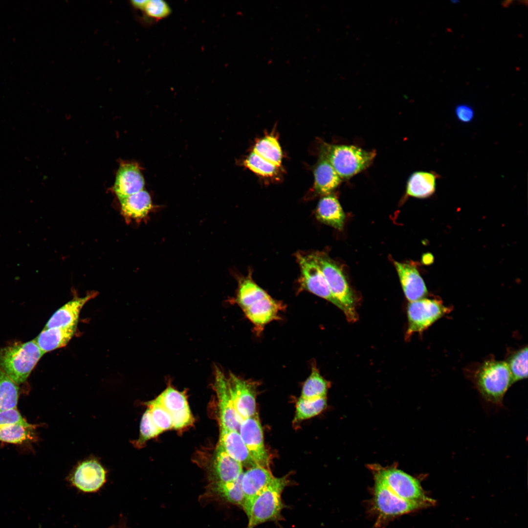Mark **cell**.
<instances>
[{
  "label": "cell",
  "instance_id": "cell-10",
  "mask_svg": "<svg viewBox=\"0 0 528 528\" xmlns=\"http://www.w3.org/2000/svg\"><path fill=\"white\" fill-rule=\"evenodd\" d=\"M214 388L218 398L220 428L239 432L243 420L235 408L227 377L218 368H216Z\"/></svg>",
  "mask_w": 528,
  "mask_h": 528
},
{
  "label": "cell",
  "instance_id": "cell-5",
  "mask_svg": "<svg viewBox=\"0 0 528 528\" xmlns=\"http://www.w3.org/2000/svg\"><path fill=\"white\" fill-rule=\"evenodd\" d=\"M477 388L487 401L501 404L509 387L512 385L511 374L506 361L490 360L485 362L477 373Z\"/></svg>",
  "mask_w": 528,
  "mask_h": 528
},
{
  "label": "cell",
  "instance_id": "cell-17",
  "mask_svg": "<svg viewBox=\"0 0 528 528\" xmlns=\"http://www.w3.org/2000/svg\"><path fill=\"white\" fill-rule=\"evenodd\" d=\"M404 294L410 302L422 299L427 294L423 280L416 267L408 263L395 262Z\"/></svg>",
  "mask_w": 528,
  "mask_h": 528
},
{
  "label": "cell",
  "instance_id": "cell-13",
  "mask_svg": "<svg viewBox=\"0 0 528 528\" xmlns=\"http://www.w3.org/2000/svg\"><path fill=\"white\" fill-rule=\"evenodd\" d=\"M155 399L170 414L174 428L182 429L193 423L194 418L184 392H179L169 386Z\"/></svg>",
  "mask_w": 528,
  "mask_h": 528
},
{
  "label": "cell",
  "instance_id": "cell-24",
  "mask_svg": "<svg viewBox=\"0 0 528 528\" xmlns=\"http://www.w3.org/2000/svg\"><path fill=\"white\" fill-rule=\"evenodd\" d=\"M314 190L318 194L331 193L341 183L342 179L327 158L321 154L314 169Z\"/></svg>",
  "mask_w": 528,
  "mask_h": 528
},
{
  "label": "cell",
  "instance_id": "cell-12",
  "mask_svg": "<svg viewBox=\"0 0 528 528\" xmlns=\"http://www.w3.org/2000/svg\"><path fill=\"white\" fill-rule=\"evenodd\" d=\"M235 408L242 420L256 414V384L230 373L227 378Z\"/></svg>",
  "mask_w": 528,
  "mask_h": 528
},
{
  "label": "cell",
  "instance_id": "cell-39",
  "mask_svg": "<svg viewBox=\"0 0 528 528\" xmlns=\"http://www.w3.org/2000/svg\"><path fill=\"white\" fill-rule=\"evenodd\" d=\"M26 422L27 421L17 408L0 412V428L10 425Z\"/></svg>",
  "mask_w": 528,
  "mask_h": 528
},
{
  "label": "cell",
  "instance_id": "cell-19",
  "mask_svg": "<svg viewBox=\"0 0 528 528\" xmlns=\"http://www.w3.org/2000/svg\"><path fill=\"white\" fill-rule=\"evenodd\" d=\"M273 478L269 469L258 465L248 468L243 473L241 480L244 496L242 506L243 509L268 485Z\"/></svg>",
  "mask_w": 528,
  "mask_h": 528
},
{
  "label": "cell",
  "instance_id": "cell-27",
  "mask_svg": "<svg viewBox=\"0 0 528 528\" xmlns=\"http://www.w3.org/2000/svg\"><path fill=\"white\" fill-rule=\"evenodd\" d=\"M438 177L435 172L418 171L412 173L407 182L406 194L417 198L430 197L436 191Z\"/></svg>",
  "mask_w": 528,
  "mask_h": 528
},
{
  "label": "cell",
  "instance_id": "cell-3",
  "mask_svg": "<svg viewBox=\"0 0 528 528\" xmlns=\"http://www.w3.org/2000/svg\"><path fill=\"white\" fill-rule=\"evenodd\" d=\"M323 154L340 177L348 179L363 171L373 162L376 153L353 145L324 144Z\"/></svg>",
  "mask_w": 528,
  "mask_h": 528
},
{
  "label": "cell",
  "instance_id": "cell-32",
  "mask_svg": "<svg viewBox=\"0 0 528 528\" xmlns=\"http://www.w3.org/2000/svg\"><path fill=\"white\" fill-rule=\"evenodd\" d=\"M18 385L0 370V412L17 408Z\"/></svg>",
  "mask_w": 528,
  "mask_h": 528
},
{
  "label": "cell",
  "instance_id": "cell-40",
  "mask_svg": "<svg viewBox=\"0 0 528 528\" xmlns=\"http://www.w3.org/2000/svg\"><path fill=\"white\" fill-rule=\"evenodd\" d=\"M455 113L458 120L463 123L472 121L475 115L473 108L466 104L457 105L455 109Z\"/></svg>",
  "mask_w": 528,
  "mask_h": 528
},
{
  "label": "cell",
  "instance_id": "cell-29",
  "mask_svg": "<svg viewBox=\"0 0 528 528\" xmlns=\"http://www.w3.org/2000/svg\"><path fill=\"white\" fill-rule=\"evenodd\" d=\"M36 439L35 426L27 422L0 428V441L2 442L22 444L32 442Z\"/></svg>",
  "mask_w": 528,
  "mask_h": 528
},
{
  "label": "cell",
  "instance_id": "cell-23",
  "mask_svg": "<svg viewBox=\"0 0 528 528\" xmlns=\"http://www.w3.org/2000/svg\"><path fill=\"white\" fill-rule=\"evenodd\" d=\"M316 217L320 222L335 229L341 230L343 228L345 213L337 198L331 193L325 195L320 199Z\"/></svg>",
  "mask_w": 528,
  "mask_h": 528
},
{
  "label": "cell",
  "instance_id": "cell-1",
  "mask_svg": "<svg viewBox=\"0 0 528 528\" xmlns=\"http://www.w3.org/2000/svg\"><path fill=\"white\" fill-rule=\"evenodd\" d=\"M44 354L34 339L0 348V370L19 385L26 380Z\"/></svg>",
  "mask_w": 528,
  "mask_h": 528
},
{
  "label": "cell",
  "instance_id": "cell-42",
  "mask_svg": "<svg viewBox=\"0 0 528 528\" xmlns=\"http://www.w3.org/2000/svg\"><path fill=\"white\" fill-rule=\"evenodd\" d=\"M423 262L425 264H430L433 262V256L431 254H426L422 258Z\"/></svg>",
  "mask_w": 528,
  "mask_h": 528
},
{
  "label": "cell",
  "instance_id": "cell-18",
  "mask_svg": "<svg viewBox=\"0 0 528 528\" xmlns=\"http://www.w3.org/2000/svg\"><path fill=\"white\" fill-rule=\"evenodd\" d=\"M144 180L136 164H122L117 174L114 191L119 199L143 190Z\"/></svg>",
  "mask_w": 528,
  "mask_h": 528
},
{
  "label": "cell",
  "instance_id": "cell-15",
  "mask_svg": "<svg viewBox=\"0 0 528 528\" xmlns=\"http://www.w3.org/2000/svg\"><path fill=\"white\" fill-rule=\"evenodd\" d=\"M242 466L218 444L208 473L210 482H227L238 479L242 473Z\"/></svg>",
  "mask_w": 528,
  "mask_h": 528
},
{
  "label": "cell",
  "instance_id": "cell-37",
  "mask_svg": "<svg viewBox=\"0 0 528 528\" xmlns=\"http://www.w3.org/2000/svg\"><path fill=\"white\" fill-rule=\"evenodd\" d=\"M244 165L255 173L263 176L273 175L278 168V167L263 159L253 152L244 160Z\"/></svg>",
  "mask_w": 528,
  "mask_h": 528
},
{
  "label": "cell",
  "instance_id": "cell-38",
  "mask_svg": "<svg viewBox=\"0 0 528 528\" xmlns=\"http://www.w3.org/2000/svg\"><path fill=\"white\" fill-rule=\"evenodd\" d=\"M144 11L148 17L155 20L167 17L172 11L169 5L163 0H148Z\"/></svg>",
  "mask_w": 528,
  "mask_h": 528
},
{
  "label": "cell",
  "instance_id": "cell-11",
  "mask_svg": "<svg viewBox=\"0 0 528 528\" xmlns=\"http://www.w3.org/2000/svg\"><path fill=\"white\" fill-rule=\"evenodd\" d=\"M239 432L256 463L269 469L270 458L264 446L263 431L258 415L256 413L243 419Z\"/></svg>",
  "mask_w": 528,
  "mask_h": 528
},
{
  "label": "cell",
  "instance_id": "cell-21",
  "mask_svg": "<svg viewBox=\"0 0 528 528\" xmlns=\"http://www.w3.org/2000/svg\"><path fill=\"white\" fill-rule=\"evenodd\" d=\"M219 444L232 458L248 469L257 465L238 431L220 428Z\"/></svg>",
  "mask_w": 528,
  "mask_h": 528
},
{
  "label": "cell",
  "instance_id": "cell-2",
  "mask_svg": "<svg viewBox=\"0 0 528 528\" xmlns=\"http://www.w3.org/2000/svg\"><path fill=\"white\" fill-rule=\"evenodd\" d=\"M288 481L286 476L274 477L243 509L248 520L246 528H254L268 521L281 519V512L285 507L281 495Z\"/></svg>",
  "mask_w": 528,
  "mask_h": 528
},
{
  "label": "cell",
  "instance_id": "cell-8",
  "mask_svg": "<svg viewBox=\"0 0 528 528\" xmlns=\"http://www.w3.org/2000/svg\"><path fill=\"white\" fill-rule=\"evenodd\" d=\"M296 258L299 265L301 288L323 298L344 311L340 301L332 294L328 283L310 253H297Z\"/></svg>",
  "mask_w": 528,
  "mask_h": 528
},
{
  "label": "cell",
  "instance_id": "cell-9",
  "mask_svg": "<svg viewBox=\"0 0 528 528\" xmlns=\"http://www.w3.org/2000/svg\"><path fill=\"white\" fill-rule=\"evenodd\" d=\"M450 311V308L436 299L422 298L410 302L407 308L406 337L413 333L423 331Z\"/></svg>",
  "mask_w": 528,
  "mask_h": 528
},
{
  "label": "cell",
  "instance_id": "cell-26",
  "mask_svg": "<svg viewBox=\"0 0 528 528\" xmlns=\"http://www.w3.org/2000/svg\"><path fill=\"white\" fill-rule=\"evenodd\" d=\"M119 200L122 213L126 219L141 220L148 215L152 208L151 197L144 190Z\"/></svg>",
  "mask_w": 528,
  "mask_h": 528
},
{
  "label": "cell",
  "instance_id": "cell-34",
  "mask_svg": "<svg viewBox=\"0 0 528 528\" xmlns=\"http://www.w3.org/2000/svg\"><path fill=\"white\" fill-rule=\"evenodd\" d=\"M512 383L528 377V348H523L513 354L506 362Z\"/></svg>",
  "mask_w": 528,
  "mask_h": 528
},
{
  "label": "cell",
  "instance_id": "cell-31",
  "mask_svg": "<svg viewBox=\"0 0 528 528\" xmlns=\"http://www.w3.org/2000/svg\"><path fill=\"white\" fill-rule=\"evenodd\" d=\"M329 385V382L322 376L317 369L313 366L310 375L303 386L301 397L306 399L325 397Z\"/></svg>",
  "mask_w": 528,
  "mask_h": 528
},
{
  "label": "cell",
  "instance_id": "cell-30",
  "mask_svg": "<svg viewBox=\"0 0 528 528\" xmlns=\"http://www.w3.org/2000/svg\"><path fill=\"white\" fill-rule=\"evenodd\" d=\"M253 152L278 167L281 163V148L278 140L274 136H266L259 140L255 144Z\"/></svg>",
  "mask_w": 528,
  "mask_h": 528
},
{
  "label": "cell",
  "instance_id": "cell-22",
  "mask_svg": "<svg viewBox=\"0 0 528 528\" xmlns=\"http://www.w3.org/2000/svg\"><path fill=\"white\" fill-rule=\"evenodd\" d=\"M242 474L233 481L210 482L202 497L242 506L244 501L241 485Z\"/></svg>",
  "mask_w": 528,
  "mask_h": 528
},
{
  "label": "cell",
  "instance_id": "cell-35",
  "mask_svg": "<svg viewBox=\"0 0 528 528\" xmlns=\"http://www.w3.org/2000/svg\"><path fill=\"white\" fill-rule=\"evenodd\" d=\"M145 404L150 410L153 422L162 432L173 428L170 414L155 399Z\"/></svg>",
  "mask_w": 528,
  "mask_h": 528
},
{
  "label": "cell",
  "instance_id": "cell-41",
  "mask_svg": "<svg viewBox=\"0 0 528 528\" xmlns=\"http://www.w3.org/2000/svg\"><path fill=\"white\" fill-rule=\"evenodd\" d=\"M147 1L148 0H132L131 3L134 7L144 11Z\"/></svg>",
  "mask_w": 528,
  "mask_h": 528
},
{
  "label": "cell",
  "instance_id": "cell-28",
  "mask_svg": "<svg viewBox=\"0 0 528 528\" xmlns=\"http://www.w3.org/2000/svg\"><path fill=\"white\" fill-rule=\"evenodd\" d=\"M236 301L243 310L256 301L269 295L252 279L251 273L239 280Z\"/></svg>",
  "mask_w": 528,
  "mask_h": 528
},
{
  "label": "cell",
  "instance_id": "cell-6",
  "mask_svg": "<svg viewBox=\"0 0 528 528\" xmlns=\"http://www.w3.org/2000/svg\"><path fill=\"white\" fill-rule=\"evenodd\" d=\"M373 469L374 479L399 497L428 506L434 504V501L425 495L419 481L416 478L395 468L374 465Z\"/></svg>",
  "mask_w": 528,
  "mask_h": 528
},
{
  "label": "cell",
  "instance_id": "cell-36",
  "mask_svg": "<svg viewBox=\"0 0 528 528\" xmlns=\"http://www.w3.org/2000/svg\"><path fill=\"white\" fill-rule=\"evenodd\" d=\"M161 433L162 432L153 422L150 410L147 408L141 418L139 437L133 442V444L137 448H141L146 441L156 437Z\"/></svg>",
  "mask_w": 528,
  "mask_h": 528
},
{
  "label": "cell",
  "instance_id": "cell-4",
  "mask_svg": "<svg viewBox=\"0 0 528 528\" xmlns=\"http://www.w3.org/2000/svg\"><path fill=\"white\" fill-rule=\"evenodd\" d=\"M323 273L332 294L344 308V314L349 322L358 319L355 298L340 267L326 253L316 251L310 253Z\"/></svg>",
  "mask_w": 528,
  "mask_h": 528
},
{
  "label": "cell",
  "instance_id": "cell-7",
  "mask_svg": "<svg viewBox=\"0 0 528 528\" xmlns=\"http://www.w3.org/2000/svg\"><path fill=\"white\" fill-rule=\"evenodd\" d=\"M374 481L372 505L377 516L376 524L429 506L424 503L402 499L378 480L374 479Z\"/></svg>",
  "mask_w": 528,
  "mask_h": 528
},
{
  "label": "cell",
  "instance_id": "cell-14",
  "mask_svg": "<svg viewBox=\"0 0 528 528\" xmlns=\"http://www.w3.org/2000/svg\"><path fill=\"white\" fill-rule=\"evenodd\" d=\"M106 472L104 467L94 459L80 463L71 475L72 484L86 492L98 490L106 482Z\"/></svg>",
  "mask_w": 528,
  "mask_h": 528
},
{
  "label": "cell",
  "instance_id": "cell-20",
  "mask_svg": "<svg viewBox=\"0 0 528 528\" xmlns=\"http://www.w3.org/2000/svg\"><path fill=\"white\" fill-rule=\"evenodd\" d=\"M96 295L93 292L68 302L54 312L44 328L76 327L82 308Z\"/></svg>",
  "mask_w": 528,
  "mask_h": 528
},
{
  "label": "cell",
  "instance_id": "cell-25",
  "mask_svg": "<svg viewBox=\"0 0 528 528\" xmlns=\"http://www.w3.org/2000/svg\"><path fill=\"white\" fill-rule=\"evenodd\" d=\"M75 330L76 327L44 328L34 340L44 354L65 347L74 336Z\"/></svg>",
  "mask_w": 528,
  "mask_h": 528
},
{
  "label": "cell",
  "instance_id": "cell-16",
  "mask_svg": "<svg viewBox=\"0 0 528 528\" xmlns=\"http://www.w3.org/2000/svg\"><path fill=\"white\" fill-rule=\"evenodd\" d=\"M284 307L282 302L275 300L269 295L256 301L242 310L258 332L262 331L265 325L278 319L279 314Z\"/></svg>",
  "mask_w": 528,
  "mask_h": 528
},
{
  "label": "cell",
  "instance_id": "cell-33",
  "mask_svg": "<svg viewBox=\"0 0 528 528\" xmlns=\"http://www.w3.org/2000/svg\"><path fill=\"white\" fill-rule=\"evenodd\" d=\"M327 405L326 397L315 399H306L300 397L296 403L295 421L314 417L322 412Z\"/></svg>",
  "mask_w": 528,
  "mask_h": 528
}]
</instances>
